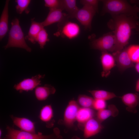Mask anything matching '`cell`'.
<instances>
[{
	"instance_id": "ba28073f",
	"label": "cell",
	"mask_w": 139,
	"mask_h": 139,
	"mask_svg": "<svg viewBox=\"0 0 139 139\" xmlns=\"http://www.w3.org/2000/svg\"><path fill=\"white\" fill-rule=\"evenodd\" d=\"M45 76L44 75L38 74L30 78L24 79L15 84L14 88L20 92L32 90L41 85V80Z\"/></svg>"
},
{
	"instance_id": "ac0fdd59",
	"label": "cell",
	"mask_w": 139,
	"mask_h": 139,
	"mask_svg": "<svg viewBox=\"0 0 139 139\" xmlns=\"http://www.w3.org/2000/svg\"><path fill=\"white\" fill-rule=\"evenodd\" d=\"M118 113L119 111L116 106L113 104L110 105L108 106L107 109L98 111L95 114V118L101 123L110 117L116 116Z\"/></svg>"
},
{
	"instance_id": "7402d4cb",
	"label": "cell",
	"mask_w": 139,
	"mask_h": 139,
	"mask_svg": "<svg viewBox=\"0 0 139 139\" xmlns=\"http://www.w3.org/2000/svg\"><path fill=\"white\" fill-rule=\"evenodd\" d=\"M88 91L95 99L106 101L117 97L113 93L103 90H89Z\"/></svg>"
},
{
	"instance_id": "44dd1931",
	"label": "cell",
	"mask_w": 139,
	"mask_h": 139,
	"mask_svg": "<svg viewBox=\"0 0 139 139\" xmlns=\"http://www.w3.org/2000/svg\"><path fill=\"white\" fill-rule=\"evenodd\" d=\"M63 10L67 13L69 18H75L79 8L77 5L76 0H63Z\"/></svg>"
},
{
	"instance_id": "1f68e13d",
	"label": "cell",
	"mask_w": 139,
	"mask_h": 139,
	"mask_svg": "<svg viewBox=\"0 0 139 139\" xmlns=\"http://www.w3.org/2000/svg\"><path fill=\"white\" fill-rule=\"evenodd\" d=\"M135 67L136 71L139 73V63H136Z\"/></svg>"
},
{
	"instance_id": "d4e9b609",
	"label": "cell",
	"mask_w": 139,
	"mask_h": 139,
	"mask_svg": "<svg viewBox=\"0 0 139 139\" xmlns=\"http://www.w3.org/2000/svg\"><path fill=\"white\" fill-rule=\"evenodd\" d=\"M127 50L132 61L134 63H139V45H130L127 48Z\"/></svg>"
},
{
	"instance_id": "603a6c76",
	"label": "cell",
	"mask_w": 139,
	"mask_h": 139,
	"mask_svg": "<svg viewBox=\"0 0 139 139\" xmlns=\"http://www.w3.org/2000/svg\"><path fill=\"white\" fill-rule=\"evenodd\" d=\"M53 117V110L51 105H46L42 107L40 115V118L42 121L46 123H48Z\"/></svg>"
},
{
	"instance_id": "5bb4252c",
	"label": "cell",
	"mask_w": 139,
	"mask_h": 139,
	"mask_svg": "<svg viewBox=\"0 0 139 139\" xmlns=\"http://www.w3.org/2000/svg\"><path fill=\"white\" fill-rule=\"evenodd\" d=\"M123 103L127 107L128 111L135 113L137 111L136 108L139 106V94L137 93H128L120 97Z\"/></svg>"
},
{
	"instance_id": "8992f818",
	"label": "cell",
	"mask_w": 139,
	"mask_h": 139,
	"mask_svg": "<svg viewBox=\"0 0 139 139\" xmlns=\"http://www.w3.org/2000/svg\"><path fill=\"white\" fill-rule=\"evenodd\" d=\"M115 42L114 34L109 33L93 40L91 46L92 49L102 52L110 51L113 53Z\"/></svg>"
},
{
	"instance_id": "5b68a950",
	"label": "cell",
	"mask_w": 139,
	"mask_h": 139,
	"mask_svg": "<svg viewBox=\"0 0 139 139\" xmlns=\"http://www.w3.org/2000/svg\"><path fill=\"white\" fill-rule=\"evenodd\" d=\"M58 29L54 35L63 38L73 39L77 37L81 32L79 25L76 23L67 20L58 23Z\"/></svg>"
},
{
	"instance_id": "83f0119b",
	"label": "cell",
	"mask_w": 139,
	"mask_h": 139,
	"mask_svg": "<svg viewBox=\"0 0 139 139\" xmlns=\"http://www.w3.org/2000/svg\"><path fill=\"white\" fill-rule=\"evenodd\" d=\"M45 5L49 9H60L64 10L63 0H45Z\"/></svg>"
},
{
	"instance_id": "7a4b0ae2",
	"label": "cell",
	"mask_w": 139,
	"mask_h": 139,
	"mask_svg": "<svg viewBox=\"0 0 139 139\" xmlns=\"http://www.w3.org/2000/svg\"><path fill=\"white\" fill-rule=\"evenodd\" d=\"M102 14L108 13L111 15L124 14L138 19L139 7L132 6L127 1L120 0H103Z\"/></svg>"
},
{
	"instance_id": "4316f807",
	"label": "cell",
	"mask_w": 139,
	"mask_h": 139,
	"mask_svg": "<svg viewBox=\"0 0 139 139\" xmlns=\"http://www.w3.org/2000/svg\"><path fill=\"white\" fill-rule=\"evenodd\" d=\"M50 40L48 38V34L45 29L43 28L39 33L36 39V42L39 44L41 49L44 48L47 42Z\"/></svg>"
},
{
	"instance_id": "4fadbf2b",
	"label": "cell",
	"mask_w": 139,
	"mask_h": 139,
	"mask_svg": "<svg viewBox=\"0 0 139 139\" xmlns=\"http://www.w3.org/2000/svg\"><path fill=\"white\" fill-rule=\"evenodd\" d=\"M102 70L101 75L106 77L110 74L111 70L116 64L115 59L112 55L107 51H102L100 57Z\"/></svg>"
},
{
	"instance_id": "484cf974",
	"label": "cell",
	"mask_w": 139,
	"mask_h": 139,
	"mask_svg": "<svg viewBox=\"0 0 139 139\" xmlns=\"http://www.w3.org/2000/svg\"><path fill=\"white\" fill-rule=\"evenodd\" d=\"M15 2L17 3L15 8L18 13L21 14L25 11L26 13L28 14L30 12V10L28 7L31 0H16Z\"/></svg>"
},
{
	"instance_id": "8fae6325",
	"label": "cell",
	"mask_w": 139,
	"mask_h": 139,
	"mask_svg": "<svg viewBox=\"0 0 139 139\" xmlns=\"http://www.w3.org/2000/svg\"><path fill=\"white\" fill-rule=\"evenodd\" d=\"M49 11L45 20L41 23L44 27L55 23H58L68 20L69 17L67 14L63 12L61 9H49Z\"/></svg>"
},
{
	"instance_id": "52a82bcc",
	"label": "cell",
	"mask_w": 139,
	"mask_h": 139,
	"mask_svg": "<svg viewBox=\"0 0 139 139\" xmlns=\"http://www.w3.org/2000/svg\"><path fill=\"white\" fill-rule=\"evenodd\" d=\"M80 107L77 101L74 99L69 102L64 111L63 121V124L67 128L71 129L74 126Z\"/></svg>"
},
{
	"instance_id": "cb8c5ba5",
	"label": "cell",
	"mask_w": 139,
	"mask_h": 139,
	"mask_svg": "<svg viewBox=\"0 0 139 139\" xmlns=\"http://www.w3.org/2000/svg\"><path fill=\"white\" fill-rule=\"evenodd\" d=\"M94 99L85 94H80L77 102L80 107L93 109Z\"/></svg>"
},
{
	"instance_id": "3957f363",
	"label": "cell",
	"mask_w": 139,
	"mask_h": 139,
	"mask_svg": "<svg viewBox=\"0 0 139 139\" xmlns=\"http://www.w3.org/2000/svg\"><path fill=\"white\" fill-rule=\"evenodd\" d=\"M11 27L9 32L7 44L4 46L5 49L11 47L22 48L31 52V48L27 45L24 33L19 24V19L15 18L11 23Z\"/></svg>"
},
{
	"instance_id": "f546056e",
	"label": "cell",
	"mask_w": 139,
	"mask_h": 139,
	"mask_svg": "<svg viewBox=\"0 0 139 139\" xmlns=\"http://www.w3.org/2000/svg\"><path fill=\"white\" fill-rule=\"evenodd\" d=\"M106 105V101L102 99H94L93 109L98 111L105 108Z\"/></svg>"
},
{
	"instance_id": "9a60e30c",
	"label": "cell",
	"mask_w": 139,
	"mask_h": 139,
	"mask_svg": "<svg viewBox=\"0 0 139 139\" xmlns=\"http://www.w3.org/2000/svg\"><path fill=\"white\" fill-rule=\"evenodd\" d=\"M95 115L93 109L80 107L77 112L76 121L78 123L79 128L83 126L85 123L88 120L94 117Z\"/></svg>"
},
{
	"instance_id": "6da1fadb",
	"label": "cell",
	"mask_w": 139,
	"mask_h": 139,
	"mask_svg": "<svg viewBox=\"0 0 139 139\" xmlns=\"http://www.w3.org/2000/svg\"><path fill=\"white\" fill-rule=\"evenodd\" d=\"M111 15V28L114 30L115 40L114 52L124 48L128 43L132 29H136L139 22L138 19L132 16L124 14Z\"/></svg>"
},
{
	"instance_id": "277c9868",
	"label": "cell",
	"mask_w": 139,
	"mask_h": 139,
	"mask_svg": "<svg viewBox=\"0 0 139 139\" xmlns=\"http://www.w3.org/2000/svg\"><path fill=\"white\" fill-rule=\"evenodd\" d=\"M7 133L4 139H62L59 129H54L53 133L43 135L40 132L32 133L15 129L9 126L6 127Z\"/></svg>"
},
{
	"instance_id": "7c38bea8",
	"label": "cell",
	"mask_w": 139,
	"mask_h": 139,
	"mask_svg": "<svg viewBox=\"0 0 139 139\" xmlns=\"http://www.w3.org/2000/svg\"><path fill=\"white\" fill-rule=\"evenodd\" d=\"M101 123L94 117L86 122L82 129L84 138H89L99 133L103 128Z\"/></svg>"
},
{
	"instance_id": "d6a6232c",
	"label": "cell",
	"mask_w": 139,
	"mask_h": 139,
	"mask_svg": "<svg viewBox=\"0 0 139 139\" xmlns=\"http://www.w3.org/2000/svg\"><path fill=\"white\" fill-rule=\"evenodd\" d=\"M71 139H80V138L79 137L76 136H74Z\"/></svg>"
},
{
	"instance_id": "2e32d148",
	"label": "cell",
	"mask_w": 139,
	"mask_h": 139,
	"mask_svg": "<svg viewBox=\"0 0 139 139\" xmlns=\"http://www.w3.org/2000/svg\"><path fill=\"white\" fill-rule=\"evenodd\" d=\"M13 123L20 128L22 131L27 132L36 133L34 123L30 120L25 118L11 116Z\"/></svg>"
},
{
	"instance_id": "d6986e66",
	"label": "cell",
	"mask_w": 139,
	"mask_h": 139,
	"mask_svg": "<svg viewBox=\"0 0 139 139\" xmlns=\"http://www.w3.org/2000/svg\"><path fill=\"white\" fill-rule=\"evenodd\" d=\"M56 91L55 88L50 84H45L43 86H38L35 90V94L39 100H44L50 95L54 94Z\"/></svg>"
},
{
	"instance_id": "ffe728a7",
	"label": "cell",
	"mask_w": 139,
	"mask_h": 139,
	"mask_svg": "<svg viewBox=\"0 0 139 139\" xmlns=\"http://www.w3.org/2000/svg\"><path fill=\"white\" fill-rule=\"evenodd\" d=\"M33 18L31 20V24L28 35L25 39L34 44L36 42L37 36L41 29L44 28L41 22L36 21Z\"/></svg>"
},
{
	"instance_id": "f1b7e54d",
	"label": "cell",
	"mask_w": 139,
	"mask_h": 139,
	"mask_svg": "<svg viewBox=\"0 0 139 139\" xmlns=\"http://www.w3.org/2000/svg\"><path fill=\"white\" fill-rule=\"evenodd\" d=\"M99 1L97 0H81L80 2L83 6L91 9L97 12L98 11Z\"/></svg>"
},
{
	"instance_id": "e0dca14e",
	"label": "cell",
	"mask_w": 139,
	"mask_h": 139,
	"mask_svg": "<svg viewBox=\"0 0 139 139\" xmlns=\"http://www.w3.org/2000/svg\"><path fill=\"white\" fill-rule=\"evenodd\" d=\"M10 1L6 0L0 19V40L6 35L8 30V4Z\"/></svg>"
},
{
	"instance_id": "9c48e42d",
	"label": "cell",
	"mask_w": 139,
	"mask_h": 139,
	"mask_svg": "<svg viewBox=\"0 0 139 139\" xmlns=\"http://www.w3.org/2000/svg\"><path fill=\"white\" fill-rule=\"evenodd\" d=\"M112 54L120 71H124L127 69L134 66V63L132 61L128 54L127 48H124L120 51L113 52Z\"/></svg>"
},
{
	"instance_id": "836d02e7",
	"label": "cell",
	"mask_w": 139,
	"mask_h": 139,
	"mask_svg": "<svg viewBox=\"0 0 139 139\" xmlns=\"http://www.w3.org/2000/svg\"><path fill=\"white\" fill-rule=\"evenodd\" d=\"M135 29L137 32H139V25L137 26Z\"/></svg>"
},
{
	"instance_id": "4dcf8cb0",
	"label": "cell",
	"mask_w": 139,
	"mask_h": 139,
	"mask_svg": "<svg viewBox=\"0 0 139 139\" xmlns=\"http://www.w3.org/2000/svg\"><path fill=\"white\" fill-rule=\"evenodd\" d=\"M135 88L136 91L139 92V78L136 82Z\"/></svg>"
},
{
	"instance_id": "30bf717a",
	"label": "cell",
	"mask_w": 139,
	"mask_h": 139,
	"mask_svg": "<svg viewBox=\"0 0 139 139\" xmlns=\"http://www.w3.org/2000/svg\"><path fill=\"white\" fill-rule=\"evenodd\" d=\"M96 12L91 9L83 6L79 9L75 18L85 29L90 30L93 18Z\"/></svg>"
}]
</instances>
